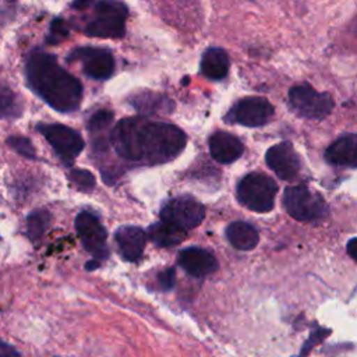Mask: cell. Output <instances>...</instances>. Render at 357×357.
<instances>
[{
    "instance_id": "6da1fadb",
    "label": "cell",
    "mask_w": 357,
    "mask_h": 357,
    "mask_svg": "<svg viewBox=\"0 0 357 357\" xmlns=\"http://www.w3.org/2000/svg\"><path fill=\"white\" fill-rule=\"evenodd\" d=\"M110 141L119 156L126 160L159 165L181 153L187 135L174 124L144 117H126L114 126Z\"/></svg>"
},
{
    "instance_id": "7a4b0ae2",
    "label": "cell",
    "mask_w": 357,
    "mask_h": 357,
    "mask_svg": "<svg viewBox=\"0 0 357 357\" xmlns=\"http://www.w3.org/2000/svg\"><path fill=\"white\" fill-rule=\"evenodd\" d=\"M25 77L29 88L52 109L60 113L75 112L82 100V84L63 68L56 56L33 49L25 60Z\"/></svg>"
},
{
    "instance_id": "3957f363",
    "label": "cell",
    "mask_w": 357,
    "mask_h": 357,
    "mask_svg": "<svg viewBox=\"0 0 357 357\" xmlns=\"http://www.w3.org/2000/svg\"><path fill=\"white\" fill-rule=\"evenodd\" d=\"M93 18L86 22L84 33L93 38L119 39L126 33L128 8L121 0H93Z\"/></svg>"
},
{
    "instance_id": "277c9868",
    "label": "cell",
    "mask_w": 357,
    "mask_h": 357,
    "mask_svg": "<svg viewBox=\"0 0 357 357\" xmlns=\"http://www.w3.org/2000/svg\"><path fill=\"white\" fill-rule=\"evenodd\" d=\"M278 192L276 183L266 174L250 173L237 185V199L254 212H268L273 208Z\"/></svg>"
},
{
    "instance_id": "5b68a950",
    "label": "cell",
    "mask_w": 357,
    "mask_h": 357,
    "mask_svg": "<svg viewBox=\"0 0 357 357\" xmlns=\"http://www.w3.org/2000/svg\"><path fill=\"white\" fill-rule=\"evenodd\" d=\"M289 107L300 117L322 120L335 107L333 98L328 92H318L310 84H298L289 91Z\"/></svg>"
},
{
    "instance_id": "8992f818",
    "label": "cell",
    "mask_w": 357,
    "mask_h": 357,
    "mask_svg": "<svg viewBox=\"0 0 357 357\" xmlns=\"http://www.w3.org/2000/svg\"><path fill=\"white\" fill-rule=\"evenodd\" d=\"M283 205L287 213L301 222L324 219L328 215L325 199L305 185H291L284 190Z\"/></svg>"
},
{
    "instance_id": "52a82bcc",
    "label": "cell",
    "mask_w": 357,
    "mask_h": 357,
    "mask_svg": "<svg viewBox=\"0 0 357 357\" xmlns=\"http://www.w3.org/2000/svg\"><path fill=\"white\" fill-rule=\"evenodd\" d=\"M273 116V106L262 96H247L237 100L223 120L229 124H240L245 127H261L269 123Z\"/></svg>"
},
{
    "instance_id": "ba28073f",
    "label": "cell",
    "mask_w": 357,
    "mask_h": 357,
    "mask_svg": "<svg viewBox=\"0 0 357 357\" xmlns=\"http://www.w3.org/2000/svg\"><path fill=\"white\" fill-rule=\"evenodd\" d=\"M38 131L52 145L64 163H71L84 149V139L78 131L64 124H38Z\"/></svg>"
},
{
    "instance_id": "9c48e42d",
    "label": "cell",
    "mask_w": 357,
    "mask_h": 357,
    "mask_svg": "<svg viewBox=\"0 0 357 357\" xmlns=\"http://www.w3.org/2000/svg\"><path fill=\"white\" fill-rule=\"evenodd\" d=\"M163 222L188 230L197 227L205 218L204 205L190 195H181L169 199L160 209Z\"/></svg>"
},
{
    "instance_id": "30bf717a",
    "label": "cell",
    "mask_w": 357,
    "mask_h": 357,
    "mask_svg": "<svg viewBox=\"0 0 357 357\" xmlns=\"http://www.w3.org/2000/svg\"><path fill=\"white\" fill-rule=\"evenodd\" d=\"M67 61H79L82 71L92 79H107L114 73V56L102 47H77L68 56Z\"/></svg>"
},
{
    "instance_id": "8fae6325",
    "label": "cell",
    "mask_w": 357,
    "mask_h": 357,
    "mask_svg": "<svg viewBox=\"0 0 357 357\" xmlns=\"http://www.w3.org/2000/svg\"><path fill=\"white\" fill-rule=\"evenodd\" d=\"M75 229L85 250L98 259L109 255L107 233L99 219L89 211H81L75 218Z\"/></svg>"
},
{
    "instance_id": "7c38bea8",
    "label": "cell",
    "mask_w": 357,
    "mask_h": 357,
    "mask_svg": "<svg viewBox=\"0 0 357 357\" xmlns=\"http://www.w3.org/2000/svg\"><path fill=\"white\" fill-rule=\"evenodd\" d=\"M265 160L268 167L282 180L290 181L297 177L301 162L290 142H279L266 151Z\"/></svg>"
},
{
    "instance_id": "4fadbf2b",
    "label": "cell",
    "mask_w": 357,
    "mask_h": 357,
    "mask_svg": "<svg viewBox=\"0 0 357 357\" xmlns=\"http://www.w3.org/2000/svg\"><path fill=\"white\" fill-rule=\"evenodd\" d=\"M178 265L191 276L202 278L218 269V261L212 252L199 247L184 248L177 258Z\"/></svg>"
},
{
    "instance_id": "5bb4252c",
    "label": "cell",
    "mask_w": 357,
    "mask_h": 357,
    "mask_svg": "<svg viewBox=\"0 0 357 357\" xmlns=\"http://www.w3.org/2000/svg\"><path fill=\"white\" fill-rule=\"evenodd\" d=\"M209 152L216 162L229 165L243 155L244 145L236 135L227 131H216L209 138Z\"/></svg>"
},
{
    "instance_id": "9a60e30c",
    "label": "cell",
    "mask_w": 357,
    "mask_h": 357,
    "mask_svg": "<svg viewBox=\"0 0 357 357\" xmlns=\"http://www.w3.org/2000/svg\"><path fill=\"white\" fill-rule=\"evenodd\" d=\"M116 243L124 259L135 262L142 257L146 234L141 227L123 226L116 231Z\"/></svg>"
},
{
    "instance_id": "2e32d148",
    "label": "cell",
    "mask_w": 357,
    "mask_h": 357,
    "mask_svg": "<svg viewBox=\"0 0 357 357\" xmlns=\"http://www.w3.org/2000/svg\"><path fill=\"white\" fill-rule=\"evenodd\" d=\"M356 134H346L333 141L325 151V159L335 166L356 167Z\"/></svg>"
},
{
    "instance_id": "e0dca14e",
    "label": "cell",
    "mask_w": 357,
    "mask_h": 357,
    "mask_svg": "<svg viewBox=\"0 0 357 357\" xmlns=\"http://www.w3.org/2000/svg\"><path fill=\"white\" fill-rule=\"evenodd\" d=\"M229 67L230 61L226 50L222 47H209L202 54L199 71L204 77L212 81H219L227 75Z\"/></svg>"
},
{
    "instance_id": "ac0fdd59",
    "label": "cell",
    "mask_w": 357,
    "mask_h": 357,
    "mask_svg": "<svg viewBox=\"0 0 357 357\" xmlns=\"http://www.w3.org/2000/svg\"><path fill=\"white\" fill-rule=\"evenodd\" d=\"M130 105L139 113L155 114V113H170L174 107L170 98L149 91H142L130 98Z\"/></svg>"
},
{
    "instance_id": "d6986e66",
    "label": "cell",
    "mask_w": 357,
    "mask_h": 357,
    "mask_svg": "<svg viewBox=\"0 0 357 357\" xmlns=\"http://www.w3.org/2000/svg\"><path fill=\"white\" fill-rule=\"evenodd\" d=\"M226 237L229 243L241 251L252 250L259 240L257 229L245 222H233L226 227Z\"/></svg>"
},
{
    "instance_id": "ffe728a7",
    "label": "cell",
    "mask_w": 357,
    "mask_h": 357,
    "mask_svg": "<svg viewBox=\"0 0 357 357\" xmlns=\"http://www.w3.org/2000/svg\"><path fill=\"white\" fill-rule=\"evenodd\" d=\"M187 230L180 229L176 225H172L169 222H160L156 225H152L148 230L149 238L159 247H173L180 244L185 238Z\"/></svg>"
},
{
    "instance_id": "44dd1931",
    "label": "cell",
    "mask_w": 357,
    "mask_h": 357,
    "mask_svg": "<svg viewBox=\"0 0 357 357\" xmlns=\"http://www.w3.org/2000/svg\"><path fill=\"white\" fill-rule=\"evenodd\" d=\"M50 213L46 209H36L26 216V234L32 241L39 240L50 223Z\"/></svg>"
},
{
    "instance_id": "7402d4cb",
    "label": "cell",
    "mask_w": 357,
    "mask_h": 357,
    "mask_svg": "<svg viewBox=\"0 0 357 357\" xmlns=\"http://www.w3.org/2000/svg\"><path fill=\"white\" fill-rule=\"evenodd\" d=\"M21 114L17 95L7 86H0V119H14Z\"/></svg>"
},
{
    "instance_id": "603a6c76",
    "label": "cell",
    "mask_w": 357,
    "mask_h": 357,
    "mask_svg": "<svg viewBox=\"0 0 357 357\" xmlns=\"http://www.w3.org/2000/svg\"><path fill=\"white\" fill-rule=\"evenodd\" d=\"M68 178L79 191H84V192H89L95 187V177H93V174L91 172H88V170H84V169H73V170H70Z\"/></svg>"
},
{
    "instance_id": "cb8c5ba5",
    "label": "cell",
    "mask_w": 357,
    "mask_h": 357,
    "mask_svg": "<svg viewBox=\"0 0 357 357\" xmlns=\"http://www.w3.org/2000/svg\"><path fill=\"white\" fill-rule=\"evenodd\" d=\"M113 117H114V114H113V112H110V110H106V109L96 110V112L91 116V119L88 120V124H86L88 131L92 132V134H96V132L103 131L105 128H107V127L112 124Z\"/></svg>"
},
{
    "instance_id": "d4e9b609",
    "label": "cell",
    "mask_w": 357,
    "mask_h": 357,
    "mask_svg": "<svg viewBox=\"0 0 357 357\" xmlns=\"http://www.w3.org/2000/svg\"><path fill=\"white\" fill-rule=\"evenodd\" d=\"M7 145L10 148H13L17 153H20L24 158L28 159H35V148L32 145V142L26 138V137H21V135H11L7 138Z\"/></svg>"
},
{
    "instance_id": "484cf974",
    "label": "cell",
    "mask_w": 357,
    "mask_h": 357,
    "mask_svg": "<svg viewBox=\"0 0 357 357\" xmlns=\"http://www.w3.org/2000/svg\"><path fill=\"white\" fill-rule=\"evenodd\" d=\"M68 36V28L66 25V21L61 18H54L50 24L49 36L46 38V42L50 45H56L66 39Z\"/></svg>"
},
{
    "instance_id": "4316f807",
    "label": "cell",
    "mask_w": 357,
    "mask_h": 357,
    "mask_svg": "<svg viewBox=\"0 0 357 357\" xmlns=\"http://www.w3.org/2000/svg\"><path fill=\"white\" fill-rule=\"evenodd\" d=\"M158 287L160 290H170L174 283H176V271L173 268H167L165 271H162L159 275H158Z\"/></svg>"
},
{
    "instance_id": "83f0119b",
    "label": "cell",
    "mask_w": 357,
    "mask_h": 357,
    "mask_svg": "<svg viewBox=\"0 0 357 357\" xmlns=\"http://www.w3.org/2000/svg\"><path fill=\"white\" fill-rule=\"evenodd\" d=\"M0 357H21V354L15 347L0 339Z\"/></svg>"
},
{
    "instance_id": "f1b7e54d",
    "label": "cell",
    "mask_w": 357,
    "mask_h": 357,
    "mask_svg": "<svg viewBox=\"0 0 357 357\" xmlns=\"http://www.w3.org/2000/svg\"><path fill=\"white\" fill-rule=\"evenodd\" d=\"M92 3H93V0H74L73 4H71V7H73L74 10L82 11V10L89 8V7L92 6Z\"/></svg>"
},
{
    "instance_id": "f546056e",
    "label": "cell",
    "mask_w": 357,
    "mask_h": 357,
    "mask_svg": "<svg viewBox=\"0 0 357 357\" xmlns=\"http://www.w3.org/2000/svg\"><path fill=\"white\" fill-rule=\"evenodd\" d=\"M356 244H357V238L353 237V238L349 240V243H347V245H346V251H347V254H349L353 259H356Z\"/></svg>"
},
{
    "instance_id": "4dcf8cb0",
    "label": "cell",
    "mask_w": 357,
    "mask_h": 357,
    "mask_svg": "<svg viewBox=\"0 0 357 357\" xmlns=\"http://www.w3.org/2000/svg\"><path fill=\"white\" fill-rule=\"evenodd\" d=\"M183 84H184V85H187V84H188V77H184V79H183Z\"/></svg>"
}]
</instances>
